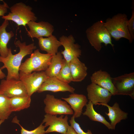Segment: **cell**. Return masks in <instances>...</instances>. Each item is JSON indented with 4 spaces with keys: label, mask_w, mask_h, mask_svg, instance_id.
<instances>
[{
    "label": "cell",
    "mask_w": 134,
    "mask_h": 134,
    "mask_svg": "<svg viewBox=\"0 0 134 134\" xmlns=\"http://www.w3.org/2000/svg\"><path fill=\"white\" fill-rule=\"evenodd\" d=\"M66 134H77L73 128L70 126L68 125Z\"/></svg>",
    "instance_id": "f546056e"
},
{
    "label": "cell",
    "mask_w": 134,
    "mask_h": 134,
    "mask_svg": "<svg viewBox=\"0 0 134 134\" xmlns=\"http://www.w3.org/2000/svg\"><path fill=\"white\" fill-rule=\"evenodd\" d=\"M73 115L71 118L69 122L70 126L73 128L77 134H93L91 131L88 130L87 132H84L81 128L79 124L75 120Z\"/></svg>",
    "instance_id": "4316f807"
},
{
    "label": "cell",
    "mask_w": 134,
    "mask_h": 134,
    "mask_svg": "<svg viewBox=\"0 0 134 134\" xmlns=\"http://www.w3.org/2000/svg\"><path fill=\"white\" fill-rule=\"evenodd\" d=\"M10 12L2 17L4 20L12 21L18 26H25L30 21H36L37 17L32 11V8L21 2L16 3L10 7Z\"/></svg>",
    "instance_id": "5b68a950"
},
{
    "label": "cell",
    "mask_w": 134,
    "mask_h": 134,
    "mask_svg": "<svg viewBox=\"0 0 134 134\" xmlns=\"http://www.w3.org/2000/svg\"><path fill=\"white\" fill-rule=\"evenodd\" d=\"M19 75V80L24 84L28 95L31 97L34 93L37 92L48 77L44 71L34 72L29 74Z\"/></svg>",
    "instance_id": "9c48e42d"
},
{
    "label": "cell",
    "mask_w": 134,
    "mask_h": 134,
    "mask_svg": "<svg viewBox=\"0 0 134 134\" xmlns=\"http://www.w3.org/2000/svg\"><path fill=\"white\" fill-rule=\"evenodd\" d=\"M91 83H95L108 90L112 96L116 95V91L112 78L107 72L101 69L95 72L91 76Z\"/></svg>",
    "instance_id": "9a60e30c"
},
{
    "label": "cell",
    "mask_w": 134,
    "mask_h": 134,
    "mask_svg": "<svg viewBox=\"0 0 134 134\" xmlns=\"http://www.w3.org/2000/svg\"><path fill=\"white\" fill-rule=\"evenodd\" d=\"M59 80L66 84H69L72 81V78L69 63L64 59L62 67L56 77Z\"/></svg>",
    "instance_id": "d4e9b609"
},
{
    "label": "cell",
    "mask_w": 134,
    "mask_h": 134,
    "mask_svg": "<svg viewBox=\"0 0 134 134\" xmlns=\"http://www.w3.org/2000/svg\"><path fill=\"white\" fill-rule=\"evenodd\" d=\"M27 25L29 29L27 31V35L32 38L49 37L52 35L54 30L53 26L47 22L30 21Z\"/></svg>",
    "instance_id": "4fadbf2b"
},
{
    "label": "cell",
    "mask_w": 134,
    "mask_h": 134,
    "mask_svg": "<svg viewBox=\"0 0 134 134\" xmlns=\"http://www.w3.org/2000/svg\"><path fill=\"white\" fill-rule=\"evenodd\" d=\"M64 60L60 52L53 55L50 65L44 71L48 77L57 76L62 67Z\"/></svg>",
    "instance_id": "44dd1931"
},
{
    "label": "cell",
    "mask_w": 134,
    "mask_h": 134,
    "mask_svg": "<svg viewBox=\"0 0 134 134\" xmlns=\"http://www.w3.org/2000/svg\"><path fill=\"white\" fill-rule=\"evenodd\" d=\"M132 15L130 19L129 20L128 28L130 34L133 40L134 39V8L132 11Z\"/></svg>",
    "instance_id": "83f0119b"
},
{
    "label": "cell",
    "mask_w": 134,
    "mask_h": 134,
    "mask_svg": "<svg viewBox=\"0 0 134 134\" xmlns=\"http://www.w3.org/2000/svg\"><path fill=\"white\" fill-rule=\"evenodd\" d=\"M12 112L10 105V98L0 94V120L7 119Z\"/></svg>",
    "instance_id": "cb8c5ba5"
},
{
    "label": "cell",
    "mask_w": 134,
    "mask_h": 134,
    "mask_svg": "<svg viewBox=\"0 0 134 134\" xmlns=\"http://www.w3.org/2000/svg\"><path fill=\"white\" fill-rule=\"evenodd\" d=\"M38 39L40 50L53 55L58 52L59 48L62 46L60 41L53 35L46 38L41 37Z\"/></svg>",
    "instance_id": "d6986e66"
},
{
    "label": "cell",
    "mask_w": 134,
    "mask_h": 134,
    "mask_svg": "<svg viewBox=\"0 0 134 134\" xmlns=\"http://www.w3.org/2000/svg\"><path fill=\"white\" fill-rule=\"evenodd\" d=\"M9 24L8 21L4 20L0 26V56L3 57L7 56L9 50L7 44L14 35L12 31L7 32L6 30Z\"/></svg>",
    "instance_id": "ffe728a7"
},
{
    "label": "cell",
    "mask_w": 134,
    "mask_h": 134,
    "mask_svg": "<svg viewBox=\"0 0 134 134\" xmlns=\"http://www.w3.org/2000/svg\"><path fill=\"white\" fill-rule=\"evenodd\" d=\"M127 16L124 13H119L111 18H108L104 22V25L111 37L116 41L123 38L128 39L130 43L133 41L129 32Z\"/></svg>",
    "instance_id": "277c9868"
},
{
    "label": "cell",
    "mask_w": 134,
    "mask_h": 134,
    "mask_svg": "<svg viewBox=\"0 0 134 134\" xmlns=\"http://www.w3.org/2000/svg\"><path fill=\"white\" fill-rule=\"evenodd\" d=\"M59 41L64 48V50L61 53L67 62L69 63L75 58H79L81 55L80 46L78 44L75 43V40L72 35H63L60 37Z\"/></svg>",
    "instance_id": "8fae6325"
},
{
    "label": "cell",
    "mask_w": 134,
    "mask_h": 134,
    "mask_svg": "<svg viewBox=\"0 0 134 134\" xmlns=\"http://www.w3.org/2000/svg\"><path fill=\"white\" fill-rule=\"evenodd\" d=\"M75 89L69 84L65 83L56 77H48L42 84L37 92L39 93L45 91L54 92H68L74 93Z\"/></svg>",
    "instance_id": "5bb4252c"
},
{
    "label": "cell",
    "mask_w": 134,
    "mask_h": 134,
    "mask_svg": "<svg viewBox=\"0 0 134 134\" xmlns=\"http://www.w3.org/2000/svg\"><path fill=\"white\" fill-rule=\"evenodd\" d=\"M101 105L106 106L108 108V112H105L110 122V124L113 130H115L116 125L121 120L126 119L128 113L122 110L120 108L119 104L115 102L112 106L107 104L98 103L97 105Z\"/></svg>",
    "instance_id": "e0dca14e"
},
{
    "label": "cell",
    "mask_w": 134,
    "mask_h": 134,
    "mask_svg": "<svg viewBox=\"0 0 134 134\" xmlns=\"http://www.w3.org/2000/svg\"><path fill=\"white\" fill-rule=\"evenodd\" d=\"M14 44L19 49L17 54H13L11 48H10L7 57H3L0 56V62L3 64L0 68L1 70L5 68L7 69V80H19V69L22 60L26 56L31 55L36 48L34 43L27 45L25 42H21L19 40L15 41Z\"/></svg>",
    "instance_id": "6da1fadb"
},
{
    "label": "cell",
    "mask_w": 134,
    "mask_h": 134,
    "mask_svg": "<svg viewBox=\"0 0 134 134\" xmlns=\"http://www.w3.org/2000/svg\"><path fill=\"white\" fill-rule=\"evenodd\" d=\"M31 102V97L28 96L17 97L10 98V107L11 111H19L29 108Z\"/></svg>",
    "instance_id": "603a6c76"
},
{
    "label": "cell",
    "mask_w": 134,
    "mask_h": 134,
    "mask_svg": "<svg viewBox=\"0 0 134 134\" xmlns=\"http://www.w3.org/2000/svg\"><path fill=\"white\" fill-rule=\"evenodd\" d=\"M53 55L41 53L39 49L34 50L30 58L21 63L19 75L30 74L33 72L45 71L50 65Z\"/></svg>",
    "instance_id": "7a4b0ae2"
},
{
    "label": "cell",
    "mask_w": 134,
    "mask_h": 134,
    "mask_svg": "<svg viewBox=\"0 0 134 134\" xmlns=\"http://www.w3.org/2000/svg\"><path fill=\"white\" fill-rule=\"evenodd\" d=\"M88 99L93 104H107L112 95L107 90L94 83L88 85L86 88Z\"/></svg>",
    "instance_id": "7c38bea8"
},
{
    "label": "cell",
    "mask_w": 134,
    "mask_h": 134,
    "mask_svg": "<svg viewBox=\"0 0 134 134\" xmlns=\"http://www.w3.org/2000/svg\"><path fill=\"white\" fill-rule=\"evenodd\" d=\"M68 117L67 115L64 117V115H61L58 117L57 115L46 114L42 121L46 128L49 126L45 131V134L52 132H57L62 134H66L67 127Z\"/></svg>",
    "instance_id": "30bf717a"
},
{
    "label": "cell",
    "mask_w": 134,
    "mask_h": 134,
    "mask_svg": "<svg viewBox=\"0 0 134 134\" xmlns=\"http://www.w3.org/2000/svg\"><path fill=\"white\" fill-rule=\"evenodd\" d=\"M6 77L5 74L2 71L0 68V79H4Z\"/></svg>",
    "instance_id": "4dcf8cb0"
},
{
    "label": "cell",
    "mask_w": 134,
    "mask_h": 134,
    "mask_svg": "<svg viewBox=\"0 0 134 134\" xmlns=\"http://www.w3.org/2000/svg\"><path fill=\"white\" fill-rule=\"evenodd\" d=\"M0 94L9 98L28 96L24 84L20 80L2 79L0 83Z\"/></svg>",
    "instance_id": "52a82bcc"
},
{
    "label": "cell",
    "mask_w": 134,
    "mask_h": 134,
    "mask_svg": "<svg viewBox=\"0 0 134 134\" xmlns=\"http://www.w3.org/2000/svg\"><path fill=\"white\" fill-rule=\"evenodd\" d=\"M93 105L92 102L89 100L86 105V108L85 111L82 113L83 115L87 116L92 121L102 123L109 130H113L110 123L106 120L104 117L95 110Z\"/></svg>",
    "instance_id": "7402d4cb"
},
{
    "label": "cell",
    "mask_w": 134,
    "mask_h": 134,
    "mask_svg": "<svg viewBox=\"0 0 134 134\" xmlns=\"http://www.w3.org/2000/svg\"><path fill=\"white\" fill-rule=\"evenodd\" d=\"M62 99L70 105L74 112L75 118L80 117L82 113L83 108L88 101L86 97L83 94L72 93L67 98Z\"/></svg>",
    "instance_id": "2e32d148"
},
{
    "label": "cell",
    "mask_w": 134,
    "mask_h": 134,
    "mask_svg": "<svg viewBox=\"0 0 134 134\" xmlns=\"http://www.w3.org/2000/svg\"><path fill=\"white\" fill-rule=\"evenodd\" d=\"M72 81L80 82L83 80L87 74V68L79 58H75L69 62Z\"/></svg>",
    "instance_id": "ac0fdd59"
},
{
    "label": "cell",
    "mask_w": 134,
    "mask_h": 134,
    "mask_svg": "<svg viewBox=\"0 0 134 134\" xmlns=\"http://www.w3.org/2000/svg\"><path fill=\"white\" fill-rule=\"evenodd\" d=\"M4 121L3 120H0V126Z\"/></svg>",
    "instance_id": "1f68e13d"
},
{
    "label": "cell",
    "mask_w": 134,
    "mask_h": 134,
    "mask_svg": "<svg viewBox=\"0 0 134 134\" xmlns=\"http://www.w3.org/2000/svg\"><path fill=\"white\" fill-rule=\"evenodd\" d=\"M12 122L18 125L21 128V134H45V127L41 123L34 130L29 131L24 128L20 124L19 121L16 116L13 119Z\"/></svg>",
    "instance_id": "484cf974"
},
{
    "label": "cell",
    "mask_w": 134,
    "mask_h": 134,
    "mask_svg": "<svg viewBox=\"0 0 134 134\" xmlns=\"http://www.w3.org/2000/svg\"><path fill=\"white\" fill-rule=\"evenodd\" d=\"M3 3L0 4V16L2 17L5 15L9 8L7 4L5 2L3 1Z\"/></svg>",
    "instance_id": "f1b7e54d"
},
{
    "label": "cell",
    "mask_w": 134,
    "mask_h": 134,
    "mask_svg": "<svg viewBox=\"0 0 134 134\" xmlns=\"http://www.w3.org/2000/svg\"><path fill=\"white\" fill-rule=\"evenodd\" d=\"M44 109L46 114L51 115H73L74 112L66 101L55 98L53 95L47 94L44 100Z\"/></svg>",
    "instance_id": "8992f818"
},
{
    "label": "cell",
    "mask_w": 134,
    "mask_h": 134,
    "mask_svg": "<svg viewBox=\"0 0 134 134\" xmlns=\"http://www.w3.org/2000/svg\"><path fill=\"white\" fill-rule=\"evenodd\" d=\"M116 95L129 96L134 99V72L126 73L112 78Z\"/></svg>",
    "instance_id": "ba28073f"
},
{
    "label": "cell",
    "mask_w": 134,
    "mask_h": 134,
    "mask_svg": "<svg viewBox=\"0 0 134 134\" xmlns=\"http://www.w3.org/2000/svg\"><path fill=\"white\" fill-rule=\"evenodd\" d=\"M86 33L91 46L98 52L101 49L102 43H104L106 46L110 44L112 47L114 46L112 43L111 36L102 20L94 23L87 29Z\"/></svg>",
    "instance_id": "3957f363"
}]
</instances>
